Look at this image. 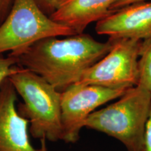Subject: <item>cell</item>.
Returning <instances> with one entry per match:
<instances>
[{
  "label": "cell",
  "instance_id": "1",
  "mask_svg": "<svg viewBox=\"0 0 151 151\" xmlns=\"http://www.w3.org/2000/svg\"><path fill=\"white\" fill-rule=\"evenodd\" d=\"M62 37L43 39L17 58L18 65L40 76L61 92L76 83L112 46L111 39L101 42L83 33Z\"/></svg>",
  "mask_w": 151,
  "mask_h": 151
},
{
  "label": "cell",
  "instance_id": "2",
  "mask_svg": "<svg viewBox=\"0 0 151 151\" xmlns=\"http://www.w3.org/2000/svg\"><path fill=\"white\" fill-rule=\"evenodd\" d=\"M9 79L24 100V104L19 105L18 112L29 121L32 136L52 142L62 141L61 92L20 65Z\"/></svg>",
  "mask_w": 151,
  "mask_h": 151
},
{
  "label": "cell",
  "instance_id": "3",
  "mask_svg": "<svg viewBox=\"0 0 151 151\" xmlns=\"http://www.w3.org/2000/svg\"><path fill=\"white\" fill-rule=\"evenodd\" d=\"M150 110L151 92L136 86L118 101L92 113L84 127L118 139L127 151H139Z\"/></svg>",
  "mask_w": 151,
  "mask_h": 151
},
{
  "label": "cell",
  "instance_id": "4",
  "mask_svg": "<svg viewBox=\"0 0 151 151\" xmlns=\"http://www.w3.org/2000/svg\"><path fill=\"white\" fill-rule=\"evenodd\" d=\"M12 5L0 24V55L10 52L18 58L43 39L76 35L45 14L35 0H14Z\"/></svg>",
  "mask_w": 151,
  "mask_h": 151
},
{
  "label": "cell",
  "instance_id": "5",
  "mask_svg": "<svg viewBox=\"0 0 151 151\" xmlns=\"http://www.w3.org/2000/svg\"><path fill=\"white\" fill-rule=\"evenodd\" d=\"M111 40L112 46L109 52L90 67L76 84L95 85L115 89H129L137 86L142 41Z\"/></svg>",
  "mask_w": 151,
  "mask_h": 151
},
{
  "label": "cell",
  "instance_id": "6",
  "mask_svg": "<svg viewBox=\"0 0 151 151\" xmlns=\"http://www.w3.org/2000/svg\"><path fill=\"white\" fill-rule=\"evenodd\" d=\"M128 89L95 85L74 84L61 92V120L63 139L76 143L88 117L100 106L118 99Z\"/></svg>",
  "mask_w": 151,
  "mask_h": 151
},
{
  "label": "cell",
  "instance_id": "7",
  "mask_svg": "<svg viewBox=\"0 0 151 151\" xmlns=\"http://www.w3.org/2000/svg\"><path fill=\"white\" fill-rule=\"evenodd\" d=\"M97 35L110 39L143 41L151 38V0L113 11L96 22Z\"/></svg>",
  "mask_w": 151,
  "mask_h": 151
},
{
  "label": "cell",
  "instance_id": "8",
  "mask_svg": "<svg viewBox=\"0 0 151 151\" xmlns=\"http://www.w3.org/2000/svg\"><path fill=\"white\" fill-rule=\"evenodd\" d=\"M17 92L6 78L0 90V151H43L31 144L29 121L16 110Z\"/></svg>",
  "mask_w": 151,
  "mask_h": 151
},
{
  "label": "cell",
  "instance_id": "9",
  "mask_svg": "<svg viewBox=\"0 0 151 151\" xmlns=\"http://www.w3.org/2000/svg\"><path fill=\"white\" fill-rule=\"evenodd\" d=\"M118 0H60L50 17L71 28L76 34L83 33L90 24L97 22L111 12Z\"/></svg>",
  "mask_w": 151,
  "mask_h": 151
},
{
  "label": "cell",
  "instance_id": "10",
  "mask_svg": "<svg viewBox=\"0 0 151 151\" xmlns=\"http://www.w3.org/2000/svg\"><path fill=\"white\" fill-rule=\"evenodd\" d=\"M137 86L151 92V38L141 43Z\"/></svg>",
  "mask_w": 151,
  "mask_h": 151
},
{
  "label": "cell",
  "instance_id": "11",
  "mask_svg": "<svg viewBox=\"0 0 151 151\" xmlns=\"http://www.w3.org/2000/svg\"><path fill=\"white\" fill-rule=\"evenodd\" d=\"M18 67L17 58L9 55L7 58L0 56V90L2 83L16 72Z\"/></svg>",
  "mask_w": 151,
  "mask_h": 151
},
{
  "label": "cell",
  "instance_id": "12",
  "mask_svg": "<svg viewBox=\"0 0 151 151\" xmlns=\"http://www.w3.org/2000/svg\"><path fill=\"white\" fill-rule=\"evenodd\" d=\"M45 14L50 16L58 6L60 0H35Z\"/></svg>",
  "mask_w": 151,
  "mask_h": 151
},
{
  "label": "cell",
  "instance_id": "13",
  "mask_svg": "<svg viewBox=\"0 0 151 151\" xmlns=\"http://www.w3.org/2000/svg\"><path fill=\"white\" fill-rule=\"evenodd\" d=\"M139 151H151V110L146 122L142 145Z\"/></svg>",
  "mask_w": 151,
  "mask_h": 151
},
{
  "label": "cell",
  "instance_id": "14",
  "mask_svg": "<svg viewBox=\"0 0 151 151\" xmlns=\"http://www.w3.org/2000/svg\"><path fill=\"white\" fill-rule=\"evenodd\" d=\"M149 1V0H118V1L112 6L111 12L113 11L122 8V7L126 6L132 4L141 2V1Z\"/></svg>",
  "mask_w": 151,
  "mask_h": 151
},
{
  "label": "cell",
  "instance_id": "15",
  "mask_svg": "<svg viewBox=\"0 0 151 151\" xmlns=\"http://www.w3.org/2000/svg\"><path fill=\"white\" fill-rule=\"evenodd\" d=\"M12 0H0V22L4 18Z\"/></svg>",
  "mask_w": 151,
  "mask_h": 151
},
{
  "label": "cell",
  "instance_id": "16",
  "mask_svg": "<svg viewBox=\"0 0 151 151\" xmlns=\"http://www.w3.org/2000/svg\"><path fill=\"white\" fill-rule=\"evenodd\" d=\"M41 148H42L43 151H48L46 147V139H41Z\"/></svg>",
  "mask_w": 151,
  "mask_h": 151
}]
</instances>
